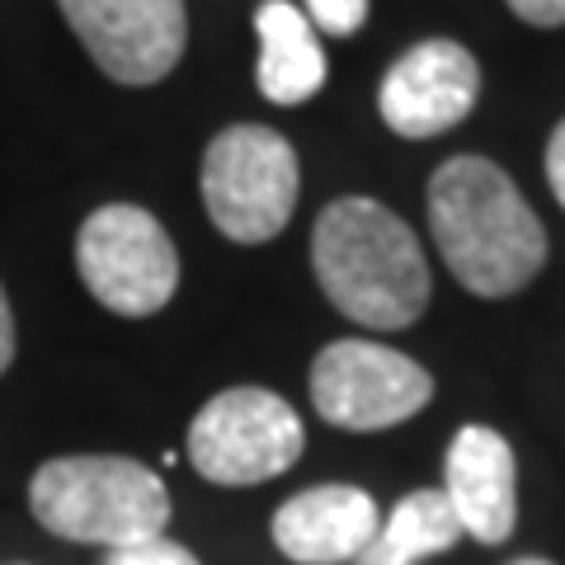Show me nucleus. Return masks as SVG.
Segmentation results:
<instances>
[{
  "instance_id": "1",
  "label": "nucleus",
  "mask_w": 565,
  "mask_h": 565,
  "mask_svg": "<svg viewBox=\"0 0 565 565\" xmlns=\"http://www.w3.org/2000/svg\"><path fill=\"white\" fill-rule=\"evenodd\" d=\"M429 232L448 274L476 297H514L546 264L542 217L486 156H452L434 170Z\"/></svg>"
},
{
  "instance_id": "14",
  "label": "nucleus",
  "mask_w": 565,
  "mask_h": 565,
  "mask_svg": "<svg viewBox=\"0 0 565 565\" xmlns=\"http://www.w3.org/2000/svg\"><path fill=\"white\" fill-rule=\"evenodd\" d=\"M104 565H203V561L193 556L184 542H170V537L161 533V537L118 546V552H109V561H104Z\"/></svg>"
},
{
  "instance_id": "9",
  "label": "nucleus",
  "mask_w": 565,
  "mask_h": 565,
  "mask_svg": "<svg viewBox=\"0 0 565 565\" xmlns=\"http://www.w3.org/2000/svg\"><path fill=\"white\" fill-rule=\"evenodd\" d=\"M481 99V66L452 39H424L401 52L382 76L377 114L405 141H424L457 128Z\"/></svg>"
},
{
  "instance_id": "19",
  "label": "nucleus",
  "mask_w": 565,
  "mask_h": 565,
  "mask_svg": "<svg viewBox=\"0 0 565 565\" xmlns=\"http://www.w3.org/2000/svg\"><path fill=\"white\" fill-rule=\"evenodd\" d=\"M509 565H556V561H546V556H519V561H509Z\"/></svg>"
},
{
  "instance_id": "5",
  "label": "nucleus",
  "mask_w": 565,
  "mask_h": 565,
  "mask_svg": "<svg viewBox=\"0 0 565 565\" xmlns=\"http://www.w3.org/2000/svg\"><path fill=\"white\" fill-rule=\"evenodd\" d=\"M76 274L114 316H156L180 288L174 241L147 207L104 203L76 232Z\"/></svg>"
},
{
  "instance_id": "17",
  "label": "nucleus",
  "mask_w": 565,
  "mask_h": 565,
  "mask_svg": "<svg viewBox=\"0 0 565 565\" xmlns=\"http://www.w3.org/2000/svg\"><path fill=\"white\" fill-rule=\"evenodd\" d=\"M546 184H552L556 203L565 207V118L556 122L552 141H546Z\"/></svg>"
},
{
  "instance_id": "7",
  "label": "nucleus",
  "mask_w": 565,
  "mask_h": 565,
  "mask_svg": "<svg viewBox=\"0 0 565 565\" xmlns=\"http://www.w3.org/2000/svg\"><path fill=\"white\" fill-rule=\"evenodd\" d=\"M311 405L334 429H396L434 401L429 367L377 340H334L311 363Z\"/></svg>"
},
{
  "instance_id": "8",
  "label": "nucleus",
  "mask_w": 565,
  "mask_h": 565,
  "mask_svg": "<svg viewBox=\"0 0 565 565\" xmlns=\"http://www.w3.org/2000/svg\"><path fill=\"white\" fill-rule=\"evenodd\" d=\"M71 33L118 85H156L184 57V0H57Z\"/></svg>"
},
{
  "instance_id": "15",
  "label": "nucleus",
  "mask_w": 565,
  "mask_h": 565,
  "mask_svg": "<svg viewBox=\"0 0 565 565\" xmlns=\"http://www.w3.org/2000/svg\"><path fill=\"white\" fill-rule=\"evenodd\" d=\"M367 6H373V0H307V20L316 29L349 39V33H359L367 24Z\"/></svg>"
},
{
  "instance_id": "16",
  "label": "nucleus",
  "mask_w": 565,
  "mask_h": 565,
  "mask_svg": "<svg viewBox=\"0 0 565 565\" xmlns=\"http://www.w3.org/2000/svg\"><path fill=\"white\" fill-rule=\"evenodd\" d=\"M509 10L533 29H561L565 24V0H509Z\"/></svg>"
},
{
  "instance_id": "3",
  "label": "nucleus",
  "mask_w": 565,
  "mask_h": 565,
  "mask_svg": "<svg viewBox=\"0 0 565 565\" xmlns=\"http://www.w3.org/2000/svg\"><path fill=\"white\" fill-rule=\"evenodd\" d=\"M29 509L52 537L90 546H132L161 537L170 523V490L151 467L114 452L52 457L33 471Z\"/></svg>"
},
{
  "instance_id": "6",
  "label": "nucleus",
  "mask_w": 565,
  "mask_h": 565,
  "mask_svg": "<svg viewBox=\"0 0 565 565\" xmlns=\"http://www.w3.org/2000/svg\"><path fill=\"white\" fill-rule=\"evenodd\" d=\"M302 415L264 386L217 392L189 424V462L212 486L274 481L302 457Z\"/></svg>"
},
{
  "instance_id": "2",
  "label": "nucleus",
  "mask_w": 565,
  "mask_h": 565,
  "mask_svg": "<svg viewBox=\"0 0 565 565\" xmlns=\"http://www.w3.org/2000/svg\"><path fill=\"white\" fill-rule=\"evenodd\" d=\"M311 269L330 307L367 330L415 326L434 297L419 236L377 199H334L316 217Z\"/></svg>"
},
{
  "instance_id": "13",
  "label": "nucleus",
  "mask_w": 565,
  "mask_h": 565,
  "mask_svg": "<svg viewBox=\"0 0 565 565\" xmlns=\"http://www.w3.org/2000/svg\"><path fill=\"white\" fill-rule=\"evenodd\" d=\"M462 537V523H457L452 504L444 490H415L386 514V523H377L373 542L359 552L353 565H415L424 556H438Z\"/></svg>"
},
{
  "instance_id": "4",
  "label": "nucleus",
  "mask_w": 565,
  "mask_h": 565,
  "mask_svg": "<svg viewBox=\"0 0 565 565\" xmlns=\"http://www.w3.org/2000/svg\"><path fill=\"white\" fill-rule=\"evenodd\" d=\"M199 184L207 217L226 241L264 245L292 222L302 166L282 132L259 128V122H236L207 141Z\"/></svg>"
},
{
  "instance_id": "10",
  "label": "nucleus",
  "mask_w": 565,
  "mask_h": 565,
  "mask_svg": "<svg viewBox=\"0 0 565 565\" xmlns=\"http://www.w3.org/2000/svg\"><path fill=\"white\" fill-rule=\"evenodd\" d=\"M444 494L462 533L481 546H500L514 537L519 523V467L514 448L500 429L467 424L452 434L444 462Z\"/></svg>"
},
{
  "instance_id": "12",
  "label": "nucleus",
  "mask_w": 565,
  "mask_h": 565,
  "mask_svg": "<svg viewBox=\"0 0 565 565\" xmlns=\"http://www.w3.org/2000/svg\"><path fill=\"white\" fill-rule=\"evenodd\" d=\"M255 33H259V95L269 104H302L321 95L326 85V47L316 39V24L288 0H264L255 10Z\"/></svg>"
},
{
  "instance_id": "18",
  "label": "nucleus",
  "mask_w": 565,
  "mask_h": 565,
  "mask_svg": "<svg viewBox=\"0 0 565 565\" xmlns=\"http://www.w3.org/2000/svg\"><path fill=\"white\" fill-rule=\"evenodd\" d=\"M10 363H14V311L6 288H0V377L10 373Z\"/></svg>"
},
{
  "instance_id": "11",
  "label": "nucleus",
  "mask_w": 565,
  "mask_h": 565,
  "mask_svg": "<svg viewBox=\"0 0 565 565\" xmlns=\"http://www.w3.org/2000/svg\"><path fill=\"white\" fill-rule=\"evenodd\" d=\"M382 509L359 486H311L274 514V546L297 565H344L373 542Z\"/></svg>"
}]
</instances>
